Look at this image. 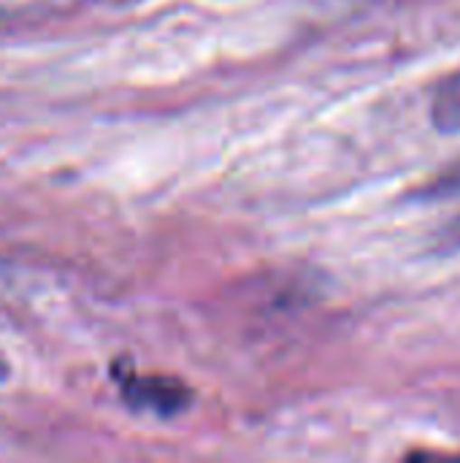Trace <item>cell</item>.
Masks as SVG:
<instances>
[{
    "mask_svg": "<svg viewBox=\"0 0 460 463\" xmlns=\"http://www.w3.org/2000/svg\"><path fill=\"white\" fill-rule=\"evenodd\" d=\"M423 195L428 198H445V195H460V160L445 168L439 176H434L426 187Z\"/></svg>",
    "mask_w": 460,
    "mask_h": 463,
    "instance_id": "obj_3",
    "label": "cell"
},
{
    "mask_svg": "<svg viewBox=\"0 0 460 463\" xmlns=\"http://www.w3.org/2000/svg\"><path fill=\"white\" fill-rule=\"evenodd\" d=\"M117 383H119V393L130 407L160 418H174L192 404V393L187 391V385L171 377L138 374L136 369H130L125 374H117Z\"/></svg>",
    "mask_w": 460,
    "mask_h": 463,
    "instance_id": "obj_1",
    "label": "cell"
},
{
    "mask_svg": "<svg viewBox=\"0 0 460 463\" xmlns=\"http://www.w3.org/2000/svg\"><path fill=\"white\" fill-rule=\"evenodd\" d=\"M5 377H8V366H5V361L0 358V383H5Z\"/></svg>",
    "mask_w": 460,
    "mask_h": 463,
    "instance_id": "obj_5",
    "label": "cell"
},
{
    "mask_svg": "<svg viewBox=\"0 0 460 463\" xmlns=\"http://www.w3.org/2000/svg\"><path fill=\"white\" fill-rule=\"evenodd\" d=\"M445 239H447V244L460 247V217H455V220L450 222V228H447V233H445Z\"/></svg>",
    "mask_w": 460,
    "mask_h": 463,
    "instance_id": "obj_4",
    "label": "cell"
},
{
    "mask_svg": "<svg viewBox=\"0 0 460 463\" xmlns=\"http://www.w3.org/2000/svg\"><path fill=\"white\" fill-rule=\"evenodd\" d=\"M431 119L439 133H460V68L437 87L431 100Z\"/></svg>",
    "mask_w": 460,
    "mask_h": 463,
    "instance_id": "obj_2",
    "label": "cell"
}]
</instances>
